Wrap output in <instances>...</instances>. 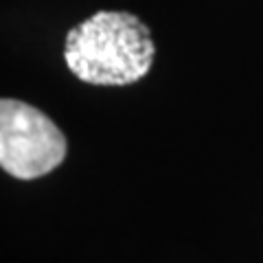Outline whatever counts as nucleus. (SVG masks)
Instances as JSON below:
<instances>
[{
    "label": "nucleus",
    "instance_id": "2",
    "mask_svg": "<svg viewBox=\"0 0 263 263\" xmlns=\"http://www.w3.org/2000/svg\"><path fill=\"white\" fill-rule=\"evenodd\" d=\"M66 136L44 112L29 103L0 101V167L18 180H35L66 158Z\"/></svg>",
    "mask_w": 263,
    "mask_h": 263
},
{
    "label": "nucleus",
    "instance_id": "1",
    "mask_svg": "<svg viewBox=\"0 0 263 263\" xmlns=\"http://www.w3.org/2000/svg\"><path fill=\"white\" fill-rule=\"evenodd\" d=\"M147 24L127 11H97L66 35L64 60L77 79L95 86H129L154 64Z\"/></svg>",
    "mask_w": 263,
    "mask_h": 263
}]
</instances>
